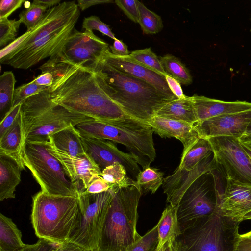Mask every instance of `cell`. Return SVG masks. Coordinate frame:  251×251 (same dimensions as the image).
<instances>
[{
  "label": "cell",
  "instance_id": "1",
  "mask_svg": "<svg viewBox=\"0 0 251 251\" xmlns=\"http://www.w3.org/2000/svg\"><path fill=\"white\" fill-rule=\"evenodd\" d=\"M39 69L53 75L48 91L54 103L100 121L134 119L107 95L94 70L69 64L57 55L50 58Z\"/></svg>",
  "mask_w": 251,
  "mask_h": 251
},
{
  "label": "cell",
  "instance_id": "2",
  "mask_svg": "<svg viewBox=\"0 0 251 251\" xmlns=\"http://www.w3.org/2000/svg\"><path fill=\"white\" fill-rule=\"evenodd\" d=\"M94 70L107 95L135 119L148 124L172 101L150 84L122 72L101 59Z\"/></svg>",
  "mask_w": 251,
  "mask_h": 251
},
{
  "label": "cell",
  "instance_id": "3",
  "mask_svg": "<svg viewBox=\"0 0 251 251\" xmlns=\"http://www.w3.org/2000/svg\"><path fill=\"white\" fill-rule=\"evenodd\" d=\"M80 135L112 141L124 145L143 168L156 158L151 126L135 119L110 121L91 119L75 126Z\"/></svg>",
  "mask_w": 251,
  "mask_h": 251
},
{
  "label": "cell",
  "instance_id": "4",
  "mask_svg": "<svg viewBox=\"0 0 251 251\" xmlns=\"http://www.w3.org/2000/svg\"><path fill=\"white\" fill-rule=\"evenodd\" d=\"M32 200L31 219L36 235L58 246L68 242L80 214L78 197L41 191Z\"/></svg>",
  "mask_w": 251,
  "mask_h": 251
},
{
  "label": "cell",
  "instance_id": "5",
  "mask_svg": "<svg viewBox=\"0 0 251 251\" xmlns=\"http://www.w3.org/2000/svg\"><path fill=\"white\" fill-rule=\"evenodd\" d=\"M142 193L138 185L113 192L100 243L99 251H128L140 238L136 230L137 208Z\"/></svg>",
  "mask_w": 251,
  "mask_h": 251
},
{
  "label": "cell",
  "instance_id": "6",
  "mask_svg": "<svg viewBox=\"0 0 251 251\" xmlns=\"http://www.w3.org/2000/svg\"><path fill=\"white\" fill-rule=\"evenodd\" d=\"M21 114L25 143H47L52 134L93 119L53 102L48 88L24 100Z\"/></svg>",
  "mask_w": 251,
  "mask_h": 251
},
{
  "label": "cell",
  "instance_id": "7",
  "mask_svg": "<svg viewBox=\"0 0 251 251\" xmlns=\"http://www.w3.org/2000/svg\"><path fill=\"white\" fill-rule=\"evenodd\" d=\"M240 222L222 215H212L191 221L181 227L176 240L181 251H235Z\"/></svg>",
  "mask_w": 251,
  "mask_h": 251
},
{
  "label": "cell",
  "instance_id": "8",
  "mask_svg": "<svg viewBox=\"0 0 251 251\" xmlns=\"http://www.w3.org/2000/svg\"><path fill=\"white\" fill-rule=\"evenodd\" d=\"M47 143H25V166L42 191L50 195L78 197V191L68 177L61 163L48 150Z\"/></svg>",
  "mask_w": 251,
  "mask_h": 251
},
{
  "label": "cell",
  "instance_id": "9",
  "mask_svg": "<svg viewBox=\"0 0 251 251\" xmlns=\"http://www.w3.org/2000/svg\"><path fill=\"white\" fill-rule=\"evenodd\" d=\"M113 192L78 194L80 214L68 242L89 251H99L101 234Z\"/></svg>",
  "mask_w": 251,
  "mask_h": 251
},
{
  "label": "cell",
  "instance_id": "10",
  "mask_svg": "<svg viewBox=\"0 0 251 251\" xmlns=\"http://www.w3.org/2000/svg\"><path fill=\"white\" fill-rule=\"evenodd\" d=\"M217 171V168L203 174L184 193L177 206L180 227L219 209L224 189Z\"/></svg>",
  "mask_w": 251,
  "mask_h": 251
},
{
  "label": "cell",
  "instance_id": "11",
  "mask_svg": "<svg viewBox=\"0 0 251 251\" xmlns=\"http://www.w3.org/2000/svg\"><path fill=\"white\" fill-rule=\"evenodd\" d=\"M208 139L212 145L217 168L226 179L251 185V159L239 139L216 137Z\"/></svg>",
  "mask_w": 251,
  "mask_h": 251
},
{
  "label": "cell",
  "instance_id": "12",
  "mask_svg": "<svg viewBox=\"0 0 251 251\" xmlns=\"http://www.w3.org/2000/svg\"><path fill=\"white\" fill-rule=\"evenodd\" d=\"M76 22H73L27 47L11 52L0 59V62L15 68L27 69L44 59L56 55L74 30Z\"/></svg>",
  "mask_w": 251,
  "mask_h": 251
},
{
  "label": "cell",
  "instance_id": "13",
  "mask_svg": "<svg viewBox=\"0 0 251 251\" xmlns=\"http://www.w3.org/2000/svg\"><path fill=\"white\" fill-rule=\"evenodd\" d=\"M109 49L108 44L93 31L75 29L57 55L69 64L94 70Z\"/></svg>",
  "mask_w": 251,
  "mask_h": 251
},
{
  "label": "cell",
  "instance_id": "14",
  "mask_svg": "<svg viewBox=\"0 0 251 251\" xmlns=\"http://www.w3.org/2000/svg\"><path fill=\"white\" fill-rule=\"evenodd\" d=\"M80 135L86 153L101 171L108 166L120 164L133 178H137L141 170L130 153L120 151L109 140Z\"/></svg>",
  "mask_w": 251,
  "mask_h": 251
},
{
  "label": "cell",
  "instance_id": "15",
  "mask_svg": "<svg viewBox=\"0 0 251 251\" xmlns=\"http://www.w3.org/2000/svg\"><path fill=\"white\" fill-rule=\"evenodd\" d=\"M251 120V109L198 121L193 126L200 138L234 137L239 139L244 134Z\"/></svg>",
  "mask_w": 251,
  "mask_h": 251
},
{
  "label": "cell",
  "instance_id": "16",
  "mask_svg": "<svg viewBox=\"0 0 251 251\" xmlns=\"http://www.w3.org/2000/svg\"><path fill=\"white\" fill-rule=\"evenodd\" d=\"M47 146L49 151L61 163L79 193L85 191L94 179L101 176L102 171L87 153L73 156L56 149L48 142Z\"/></svg>",
  "mask_w": 251,
  "mask_h": 251
},
{
  "label": "cell",
  "instance_id": "17",
  "mask_svg": "<svg viewBox=\"0 0 251 251\" xmlns=\"http://www.w3.org/2000/svg\"><path fill=\"white\" fill-rule=\"evenodd\" d=\"M217 168L213 152L189 170L178 167L173 174L164 178L162 188L167 196V202L177 207L184 193L199 177Z\"/></svg>",
  "mask_w": 251,
  "mask_h": 251
},
{
  "label": "cell",
  "instance_id": "18",
  "mask_svg": "<svg viewBox=\"0 0 251 251\" xmlns=\"http://www.w3.org/2000/svg\"><path fill=\"white\" fill-rule=\"evenodd\" d=\"M101 59L122 72L150 84L170 100L178 99L169 89L164 76L135 62L128 55L118 56L109 49Z\"/></svg>",
  "mask_w": 251,
  "mask_h": 251
},
{
  "label": "cell",
  "instance_id": "19",
  "mask_svg": "<svg viewBox=\"0 0 251 251\" xmlns=\"http://www.w3.org/2000/svg\"><path fill=\"white\" fill-rule=\"evenodd\" d=\"M219 210L225 216L240 222L251 211V185L226 179Z\"/></svg>",
  "mask_w": 251,
  "mask_h": 251
},
{
  "label": "cell",
  "instance_id": "20",
  "mask_svg": "<svg viewBox=\"0 0 251 251\" xmlns=\"http://www.w3.org/2000/svg\"><path fill=\"white\" fill-rule=\"evenodd\" d=\"M148 124L153 131L162 138L174 137L179 140L183 145L182 154L200 138L193 125L157 116L153 117Z\"/></svg>",
  "mask_w": 251,
  "mask_h": 251
},
{
  "label": "cell",
  "instance_id": "21",
  "mask_svg": "<svg viewBox=\"0 0 251 251\" xmlns=\"http://www.w3.org/2000/svg\"><path fill=\"white\" fill-rule=\"evenodd\" d=\"M191 97L198 121L251 109V102L245 101H225L197 94Z\"/></svg>",
  "mask_w": 251,
  "mask_h": 251
},
{
  "label": "cell",
  "instance_id": "22",
  "mask_svg": "<svg viewBox=\"0 0 251 251\" xmlns=\"http://www.w3.org/2000/svg\"><path fill=\"white\" fill-rule=\"evenodd\" d=\"M25 143L20 112L13 125L0 137V153L9 155L15 159L23 170L24 150Z\"/></svg>",
  "mask_w": 251,
  "mask_h": 251
},
{
  "label": "cell",
  "instance_id": "23",
  "mask_svg": "<svg viewBox=\"0 0 251 251\" xmlns=\"http://www.w3.org/2000/svg\"><path fill=\"white\" fill-rule=\"evenodd\" d=\"M23 169L12 157L0 153V201L15 198L17 186L21 182Z\"/></svg>",
  "mask_w": 251,
  "mask_h": 251
},
{
  "label": "cell",
  "instance_id": "24",
  "mask_svg": "<svg viewBox=\"0 0 251 251\" xmlns=\"http://www.w3.org/2000/svg\"><path fill=\"white\" fill-rule=\"evenodd\" d=\"M48 142L56 149L73 156L86 154L81 135L75 126L61 129L49 136Z\"/></svg>",
  "mask_w": 251,
  "mask_h": 251
},
{
  "label": "cell",
  "instance_id": "25",
  "mask_svg": "<svg viewBox=\"0 0 251 251\" xmlns=\"http://www.w3.org/2000/svg\"><path fill=\"white\" fill-rule=\"evenodd\" d=\"M157 116L194 125L198 120L191 96L176 99L169 102L156 113Z\"/></svg>",
  "mask_w": 251,
  "mask_h": 251
},
{
  "label": "cell",
  "instance_id": "26",
  "mask_svg": "<svg viewBox=\"0 0 251 251\" xmlns=\"http://www.w3.org/2000/svg\"><path fill=\"white\" fill-rule=\"evenodd\" d=\"M159 249L167 242L176 240L181 233L177 217V207L169 204L163 211L157 224Z\"/></svg>",
  "mask_w": 251,
  "mask_h": 251
},
{
  "label": "cell",
  "instance_id": "27",
  "mask_svg": "<svg viewBox=\"0 0 251 251\" xmlns=\"http://www.w3.org/2000/svg\"><path fill=\"white\" fill-rule=\"evenodd\" d=\"M26 244L22 240V233L12 220L0 214V251H16Z\"/></svg>",
  "mask_w": 251,
  "mask_h": 251
},
{
  "label": "cell",
  "instance_id": "28",
  "mask_svg": "<svg viewBox=\"0 0 251 251\" xmlns=\"http://www.w3.org/2000/svg\"><path fill=\"white\" fill-rule=\"evenodd\" d=\"M212 152L213 149L209 140L200 138L187 152L182 154L178 167L189 170Z\"/></svg>",
  "mask_w": 251,
  "mask_h": 251
},
{
  "label": "cell",
  "instance_id": "29",
  "mask_svg": "<svg viewBox=\"0 0 251 251\" xmlns=\"http://www.w3.org/2000/svg\"><path fill=\"white\" fill-rule=\"evenodd\" d=\"M159 60L167 75L180 84L189 85L192 83L193 78L189 70L178 58L167 54L160 57Z\"/></svg>",
  "mask_w": 251,
  "mask_h": 251
},
{
  "label": "cell",
  "instance_id": "30",
  "mask_svg": "<svg viewBox=\"0 0 251 251\" xmlns=\"http://www.w3.org/2000/svg\"><path fill=\"white\" fill-rule=\"evenodd\" d=\"M126 168L120 164L106 167L102 171L101 177L111 186L115 192L119 189L131 185H137L136 181L130 178Z\"/></svg>",
  "mask_w": 251,
  "mask_h": 251
},
{
  "label": "cell",
  "instance_id": "31",
  "mask_svg": "<svg viewBox=\"0 0 251 251\" xmlns=\"http://www.w3.org/2000/svg\"><path fill=\"white\" fill-rule=\"evenodd\" d=\"M16 79L11 71H6L0 76V120L12 108Z\"/></svg>",
  "mask_w": 251,
  "mask_h": 251
},
{
  "label": "cell",
  "instance_id": "32",
  "mask_svg": "<svg viewBox=\"0 0 251 251\" xmlns=\"http://www.w3.org/2000/svg\"><path fill=\"white\" fill-rule=\"evenodd\" d=\"M137 4L139 12L138 24L143 33L155 34L160 32L163 28L161 17L137 0Z\"/></svg>",
  "mask_w": 251,
  "mask_h": 251
},
{
  "label": "cell",
  "instance_id": "33",
  "mask_svg": "<svg viewBox=\"0 0 251 251\" xmlns=\"http://www.w3.org/2000/svg\"><path fill=\"white\" fill-rule=\"evenodd\" d=\"M163 176L158 169L149 167L139 173L136 181L142 194L148 192L154 194L163 184Z\"/></svg>",
  "mask_w": 251,
  "mask_h": 251
},
{
  "label": "cell",
  "instance_id": "34",
  "mask_svg": "<svg viewBox=\"0 0 251 251\" xmlns=\"http://www.w3.org/2000/svg\"><path fill=\"white\" fill-rule=\"evenodd\" d=\"M128 56L135 62L164 77L168 75L164 71L159 59L151 48L134 50L130 52Z\"/></svg>",
  "mask_w": 251,
  "mask_h": 251
},
{
  "label": "cell",
  "instance_id": "35",
  "mask_svg": "<svg viewBox=\"0 0 251 251\" xmlns=\"http://www.w3.org/2000/svg\"><path fill=\"white\" fill-rule=\"evenodd\" d=\"M47 10L33 1L28 7L20 13L19 20L26 26L27 30H32L39 24Z\"/></svg>",
  "mask_w": 251,
  "mask_h": 251
},
{
  "label": "cell",
  "instance_id": "36",
  "mask_svg": "<svg viewBox=\"0 0 251 251\" xmlns=\"http://www.w3.org/2000/svg\"><path fill=\"white\" fill-rule=\"evenodd\" d=\"M21 22L19 20L0 19V47H2L16 39Z\"/></svg>",
  "mask_w": 251,
  "mask_h": 251
},
{
  "label": "cell",
  "instance_id": "37",
  "mask_svg": "<svg viewBox=\"0 0 251 251\" xmlns=\"http://www.w3.org/2000/svg\"><path fill=\"white\" fill-rule=\"evenodd\" d=\"M48 87L46 86L37 85L32 81L18 87L15 89L12 108L22 103L28 98L46 90Z\"/></svg>",
  "mask_w": 251,
  "mask_h": 251
},
{
  "label": "cell",
  "instance_id": "38",
  "mask_svg": "<svg viewBox=\"0 0 251 251\" xmlns=\"http://www.w3.org/2000/svg\"><path fill=\"white\" fill-rule=\"evenodd\" d=\"M157 244L158 231L156 225L142 236L128 251H155Z\"/></svg>",
  "mask_w": 251,
  "mask_h": 251
},
{
  "label": "cell",
  "instance_id": "39",
  "mask_svg": "<svg viewBox=\"0 0 251 251\" xmlns=\"http://www.w3.org/2000/svg\"><path fill=\"white\" fill-rule=\"evenodd\" d=\"M82 28L89 31H93V30H98L114 40L116 38L109 25L102 22L99 17L96 16L85 18L82 23Z\"/></svg>",
  "mask_w": 251,
  "mask_h": 251
},
{
  "label": "cell",
  "instance_id": "40",
  "mask_svg": "<svg viewBox=\"0 0 251 251\" xmlns=\"http://www.w3.org/2000/svg\"><path fill=\"white\" fill-rule=\"evenodd\" d=\"M114 2L130 20L138 23L139 12L137 0H116Z\"/></svg>",
  "mask_w": 251,
  "mask_h": 251
},
{
  "label": "cell",
  "instance_id": "41",
  "mask_svg": "<svg viewBox=\"0 0 251 251\" xmlns=\"http://www.w3.org/2000/svg\"><path fill=\"white\" fill-rule=\"evenodd\" d=\"M22 103L13 107L0 121V137L13 125L21 111Z\"/></svg>",
  "mask_w": 251,
  "mask_h": 251
},
{
  "label": "cell",
  "instance_id": "42",
  "mask_svg": "<svg viewBox=\"0 0 251 251\" xmlns=\"http://www.w3.org/2000/svg\"><path fill=\"white\" fill-rule=\"evenodd\" d=\"M24 0H1L0 4V19L8 18L14 11L20 8Z\"/></svg>",
  "mask_w": 251,
  "mask_h": 251
},
{
  "label": "cell",
  "instance_id": "43",
  "mask_svg": "<svg viewBox=\"0 0 251 251\" xmlns=\"http://www.w3.org/2000/svg\"><path fill=\"white\" fill-rule=\"evenodd\" d=\"M59 246L44 239H39L33 244H26L22 249L16 251H54Z\"/></svg>",
  "mask_w": 251,
  "mask_h": 251
},
{
  "label": "cell",
  "instance_id": "44",
  "mask_svg": "<svg viewBox=\"0 0 251 251\" xmlns=\"http://www.w3.org/2000/svg\"><path fill=\"white\" fill-rule=\"evenodd\" d=\"M110 185L101 176L94 179L85 191L90 194H98L111 190Z\"/></svg>",
  "mask_w": 251,
  "mask_h": 251
},
{
  "label": "cell",
  "instance_id": "45",
  "mask_svg": "<svg viewBox=\"0 0 251 251\" xmlns=\"http://www.w3.org/2000/svg\"><path fill=\"white\" fill-rule=\"evenodd\" d=\"M109 48L112 53L118 56H126L130 53L127 46L123 41L117 38L114 40L113 45L110 46Z\"/></svg>",
  "mask_w": 251,
  "mask_h": 251
},
{
  "label": "cell",
  "instance_id": "46",
  "mask_svg": "<svg viewBox=\"0 0 251 251\" xmlns=\"http://www.w3.org/2000/svg\"><path fill=\"white\" fill-rule=\"evenodd\" d=\"M165 77L169 89L174 95L179 99L186 96L183 93L181 85L178 81L169 75H166Z\"/></svg>",
  "mask_w": 251,
  "mask_h": 251
},
{
  "label": "cell",
  "instance_id": "47",
  "mask_svg": "<svg viewBox=\"0 0 251 251\" xmlns=\"http://www.w3.org/2000/svg\"><path fill=\"white\" fill-rule=\"evenodd\" d=\"M235 251H251V231L240 235Z\"/></svg>",
  "mask_w": 251,
  "mask_h": 251
},
{
  "label": "cell",
  "instance_id": "48",
  "mask_svg": "<svg viewBox=\"0 0 251 251\" xmlns=\"http://www.w3.org/2000/svg\"><path fill=\"white\" fill-rule=\"evenodd\" d=\"M53 80L54 77L52 74L48 72H42L32 82L38 85L49 87L52 84Z\"/></svg>",
  "mask_w": 251,
  "mask_h": 251
},
{
  "label": "cell",
  "instance_id": "49",
  "mask_svg": "<svg viewBox=\"0 0 251 251\" xmlns=\"http://www.w3.org/2000/svg\"><path fill=\"white\" fill-rule=\"evenodd\" d=\"M113 2L112 0H78L77 4L79 8L83 11L93 5Z\"/></svg>",
  "mask_w": 251,
  "mask_h": 251
},
{
  "label": "cell",
  "instance_id": "50",
  "mask_svg": "<svg viewBox=\"0 0 251 251\" xmlns=\"http://www.w3.org/2000/svg\"><path fill=\"white\" fill-rule=\"evenodd\" d=\"M54 251H89L80 246L70 242H66L59 246Z\"/></svg>",
  "mask_w": 251,
  "mask_h": 251
},
{
  "label": "cell",
  "instance_id": "51",
  "mask_svg": "<svg viewBox=\"0 0 251 251\" xmlns=\"http://www.w3.org/2000/svg\"><path fill=\"white\" fill-rule=\"evenodd\" d=\"M239 140L242 143L251 145V120L247 126L244 134Z\"/></svg>",
  "mask_w": 251,
  "mask_h": 251
},
{
  "label": "cell",
  "instance_id": "52",
  "mask_svg": "<svg viewBox=\"0 0 251 251\" xmlns=\"http://www.w3.org/2000/svg\"><path fill=\"white\" fill-rule=\"evenodd\" d=\"M33 1L36 3L42 5V6L48 8H50L55 6H56L60 3L61 0H34Z\"/></svg>",
  "mask_w": 251,
  "mask_h": 251
},
{
  "label": "cell",
  "instance_id": "53",
  "mask_svg": "<svg viewBox=\"0 0 251 251\" xmlns=\"http://www.w3.org/2000/svg\"><path fill=\"white\" fill-rule=\"evenodd\" d=\"M163 251H181L179 242L176 239L166 243Z\"/></svg>",
  "mask_w": 251,
  "mask_h": 251
},
{
  "label": "cell",
  "instance_id": "54",
  "mask_svg": "<svg viewBox=\"0 0 251 251\" xmlns=\"http://www.w3.org/2000/svg\"><path fill=\"white\" fill-rule=\"evenodd\" d=\"M241 143V145H242L243 149L245 150L246 152L247 153V154L249 156L250 159H251V149L249 147L248 145L245 144H243L242 143Z\"/></svg>",
  "mask_w": 251,
  "mask_h": 251
},
{
  "label": "cell",
  "instance_id": "55",
  "mask_svg": "<svg viewBox=\"0 0 251 251\" xmlns=\"http://www.w3.org/2000/svg\"><path fill=\"white\" fill-rule=\"evenodd\" d=\"M251 219V211L246 213L243 217L242 221Z\"/></svg>",
  "mask_w": 251,
  "mask_h": 251
},
{
  "label": "cell",
  "instance_id": "56",
  "mask_svg": "<svg viewBox=\"0 0 251 251\" xmlns=\"http://www.w3.org/2000/svg\"><path fill=\"white\" fill-rule=\"evenodd\" d=\"M165 244H166V243H165V244L163 245V246L162 248H161L160 249H156V250H155V251H163V250H164V248H165Z\"/></svg>",
  "mask_w": 251,
  "mask_h": 251
},
{
  "label": "cell",
  "instance_id": "57",
  "mask_svg": "<svg viewBox=\"0 0 251 251\" xmlns=\"http://www.w3.org/2000/svg\"><path fill=\"white\" fill-rule=\"evenodd\" d=\"M249 147L251 149V145H248Z\"/></svg>",
  "mask_w": 251,
  "mask_h": 251
},
{
  "label": "cell",
  "instance_id": "58",
  "mask_svg": "<svg viewBox=\"0 0 251 251\" xmlns=\"http://www.w3.org/2000/svg\"></svg>",
  "mask_w": 251,
  "mask_h": 251
}]
</instances>
